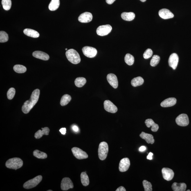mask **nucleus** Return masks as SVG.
Wrapping results in <instances>:
<instances>
[{
    "instance_id": "7c9ffc66",
    "label": "nucleus",
    "mask_w": 191,
    "mask_h": 191,
    "mask_svg": "<svg viewBox=\"0 0 191 191\" xmlns=\"http://www.w3.org/2000/svg\"><path fill=\"white\" fill-rule=\"evenodd\" d=\"M33 156L39 159H45L47 158V155L46 153L35 150L33 152Z\"/></svg>"
},
{
    "instance_id": "09e8293b",
    "label": "nucleus",
    "mask_w": 191,
    "mask_h": 191,
    "mask_svg": "<svg viewBox=\"0 0 191 191\" xmlns=\"http://www.w3.org/2000/svg\"><path fill=\"white\" fill-rule=\"evenodd\" d=\"M190 191V190H187V191Z\"/></svg>"
},
{
    "instance_id": "58836bf2",
    "label": "nucleus",
    "mask_w": 191,
    "mask_h": 191,
    "mask_svg": "<svg viewBox=\"0 0 191 191\" xmlns=\"http://www.w3.org/2000/svg\"><path fill=\"white\" fill-rule=\"evenodd\" d=\"M153 52L150 48L146 50L143 54V57L145 59H148L152 56Z\"/></svg>"
},
{
    "instance_id": "a211bd4d",
    "label": "nucleus",
    "mask_w": 191,
    "mask_h": 191,
    "mask_svg": "<svg viewBox=\"0 0 191 191\" xmlns=\"http://www.w3.org/2000/svg\"><path fill=\"white\" fill-rule=\"evenodd\" d=\"M177 100L175 98H169L166 99L161 103L160 105L163 107H172L175 105Z\"/></svg>"
},
{
    "instance_id": "0eeeda50",
    "label": "nucleus",
    "mask_w": 191,
    "mask_h": 191,
    "mask_svg": "<svg viewBox=\"0 0 191 191\" xmlns=\"http://www.w3.org/2000/svg\"><path fill=\"white\" fill-rule=\"evenodd\" d=\"M73 154L77 159H83L87 158L88 156L87 153L84 152L82 149L77 147H73L72 149Z\"/></svg>"
},
{
    "instance_id": "a878e982",
    "label": "nucleus",
    "mask_w": 191,
    "mask_h": 191,
    "mask_svg": "<svg viewBox=\"0 0 191 191\" xmlns=\"http://www.w3.org/2000/svg\"><path fill=\"white\" fill-rule=\"evenodd\" d=\"M144 82V79L142 77H138L132 79L131 80V84L134 87H137L142 85Z\"/></svg>"
},
{
    "instance_id": "7ed1b4c3",
    "label": "nucleus",
    "mask_w": 191,
    "mask_h": 191,
    "mask_svg": "<svg viewBox=\"0 0 191 191\" xmlns=\"http://www.w3.org/2000/svg\"><path fill=\"white\" fill-rule=\"evenodd\" d=\"M66 55L68 61L73 64H77L80 63L81 59L79 54L73 49H70L67 51Z\"/></svg>"
},
{
    "instance_id": "4468645a",
    "label": "nucleus",
    "mask_w": 191,
    "mask_h": 191,
    "mask_svg": "<svg viewBox=\"0 0 191 191\" xmlns=\"http://www.w3.org/2000/svg\"><path fill=\"white\" fill-rule=\"evenodd\" d=\"M162 173L163 178L167 181H171L174 176L173 171L168 168H163L162 170Z\"/></svg>"
},
{
    "instance_id": "37998d69",
    "label": "nucleus",
    "mask_w": 191,
    "mask_h": 191,
    "mask_svg": "<svg viewBox=\"0 0 191 191\" xmlns=\"http://www.w3.org/2000/svg\"><path fill=\"white\" fill-rule=\"evenodd\" d=\"M116 1V0H106V2L108 4H111L114 2Z\"/></svg>"
},
{
    "instance_id": "39448f33",
    "label": "nucleus",
    "mask_w": 191,
    "mask_h": 191,
    "mask_svg": "<svg viewBox=\"0 0 191 191\" xmlns=\"http://www.w3.org/2000/svg\"><path fill=\"white\" fill-rule=\"evenodd\" d=\"M42 176L39 175L33 179L29 180L23 184V187L26 189H30L36 187L42 180Z\"/></svg>"
},
{
    "instance_id": "9b49d317",
    "label": "nucleus",
    "mask_w": 191,
    "mask_h": 191,
    "mask_svg": "<svg viewBox=\"0 0 191 191\" xmlns=\"http://www.w3.org/2000/svg\"><path fill=\"white\" fill-rule=\"evenodd\" d=\"M130 165L129 158H124L120 160L119 165V170L121 172H125L128 170Z\"/></svg>"
},
{
    "instance_id": "79ce46f5",
    "label": "nucleus",
    "mask_w": 191,
    "mask_h": 191,
    "mask_svg": "<svg viewBox=\"0 0 191 191\" xmlns=\"http://www.w3.org/2000/svg\"><path fill=\"white\" fill-rule=\"evenodd\" d=\"M153 156V153L152 152L149 153L148 156H147V159L148 160H152L153 159L152 156Z\"/></svg>"
},
{
    "instance_id": "473e14b6",
    "label": "nucleus",
    "mask_w": 191,
    "mask_h": 191,
    "mask_svg": "<svg viewBox=\"0 0 191 191\" xmlns=\"http://www.w3.org/2000/svg\"><path fill=\"white\" fill-rule=\"evenodd\" d=\"M125 61L126 64L129 66L132 65L134 62V57L130 54H127L125 57Z\"/></svg>"
},
{
    "instance_id": "4c0bfd02",
    "label": "nucleus",
    "mask_w": 191,
    "mask_h": 191,
    "mask_svg": "<svg viewBox=\"0 0 191 191\" xmlns=\"http://www.w3.org/2000/svg\"><path fill=\"white\" fill-rule=\"evenodd\" d=\"M15 94V90L14 88H12L8 90L7 92V97L9 100L13 99Z\"/></svg>"
},
{
    "instance_id": "72a5a7b5",
    "label": "nucleus",
    "mask_w": 191,
    "mask_h": 191,
    "mask_svg": "<svg viewBox=\"0 0 191 191\" xmlns=\"http://www.w3.org/2000/svg\"><path fill=\"white\" fill-rule=\"evenodd\" d=\"M1 4L3 9L5 10H9L11 8V0H2Z\"/></svg>"
},
{
    "instance_id": "f704fd0d",
    "label": "nucleus",
    "mask_w": 191,
    "mask_h": 191,
    "mask_svg": "<svg viewBox=\"0 0 191 191\" xmlns=\"http://www.w3.org/2000/svg\"><path fill=\"white\" fill-rule=\"evenodd\" d=\"M160 57L157 55H154L153 56L150 62V65L155 67L157 65L160 61Z\"/></svg>"
},
{
    "instance_id": "393cba45",
    "label": "nucleus",
    "mask_w": 191,
    "mask_h": 191,
    "mask_svg": "<svg viewBox=\"0 0 191 191\" xmlns=\"http://www.w3.org/2000/svg\"><path fill=\"white\" fill-rule=\"evenodd\" d=\"M121 17L124 20L131 21L135 19V15L133 12H124L122 14Z\"/></svg>"
},
{
    "instance_id": "6e6552de",
    "label": "nucleus",
    "mask_w": 191,
    "mask_h": 191,
    "mask_svg": "<svg viewBox=\"0 0 191 191\" xmlns=\"http://www.w3.org/2000/svg\"><path fill=\"white\" fill-rule=\"evenodd\" d=\"M176 122L178 125L181 127L188 126L190 122L188 115L185 114H180L177 117Z\"/></svg>"
},
{
    "instance_id": "f8f14e48",
    "label": "nucleus",
    "mask_w": 191,
    "mask_h": 191,
    "mask_svg": "<svg viewBox=\"0 0 191 191\" xmlns=\"http://www.w3.org/2000/svg\"><path fill=\"white\" fill-rule=\"evenodd\" d=\"M104 109L108 112L115 113L118 111V108L109 100H106L104 102Z\"/></svg>"
},
{
    "instance_id": "de8ad7c7",
    "label": "nucleus",
    "mask_w": 191,
    "mask_h": 191,
    "mask_svg": "<svg viewBox=\"0 0 191 191\" xmlns=\"http://www.w3.org/2000/svg\"><path fill=\"white\" fill-rule=\"evenodd\" d=\"M65 50H66V51H67V50H68L67 48H66Z\"/></svg>"
},
{
    "instance_id": "cd10ccee",
    "label": "nucleus",
    "mask_w": 191,
    "mask_h": 191,
    "mask_svg": "<svg viewBox=\"0 0 191 191\" xmlns=\"http://www.w3.org/2000/svg\"><path fill=\"white\" fill-rule=\"evenodd\" d=\"M81 182L84 186H87L89 184V177L86 172H82L80 175Z\"/></svg>"
},
{
    "instance_id": "a18cd8bd",
    "label": "nucleus",
    "mask_w": 191,
    "mask_h": 191,
    "mask_svg": "<svg viewBox=\"0 0 191 191\" xmlns=\"http://www.w3.org/2000/svg\"><path fill=\"white\" fill-rule=\"evenodd\" d=\"M73 130L75 131V132H77L79 130L78 127H77V126L75 125L74 126L72 127Z\"/></svg>"
},
{
    "instance_id": "c03bdc74",
    "label": "nucleus",
    "mask_w": 191,
    "mask_h": 191,
    "mask_svg": "<svg viewBox=\"0 0 191 191\" xmlns=\"http://www.w3.org/2000/svg\"><path fill=\"white\" fill-rule=\"evenodd\" d=\"M146 149V147L144 146H142L140 147L139 148V150L140 152H143V151H145Z\"/></svg>"
},
{
    "instance_id": "b1692460",
    "label": "nucleus",
    "mask_w": 191,
    "mask_h": 191,
    "mask_svg": "<svg viewBox=\"0 0 191 191\" xmlns=\"http://www.w3.org/2000/svg\"><path fill=\"white\" fill-rule=\"evenodd\" d=\"M23 32L25 35L33 38H37L39 37V34L38 32L30 29H25L23 30Z\"/></svg>"
},
{
    "instance_id": "4be33fe9",
    "label": "nucleus",
    "mask_w": 191,
    "mask_h": 191,
    "mask_svg": "<svg viewBox=\"0 0 191 191\" xmlns=\"http://www.w3.org/2000/svg\"><path fill=\"white\" fill-rule=\"evenodd\" d=\"M172 188L174 191H185L186 190L187 185L185 183L175 182L173 184Z\"/></svg>"
},
{
    "instance_id": "f3484780",
    "label": "nucleus",
    "mask_w": 191,
    "mask_h": 191,
    "mask_svg": "<svg viewBox=\"0 0 191 191\" xmlns=\"http://www.w3.org/2000/svg\"><path fill=\"white\" fill-rule=\"evenodd\" d=\"M158 14L160 17L164 19H168L174 17V15L170 11L166 9H162L159 10Z\"/></svg>"
},
{
    "instance_id": "412c9836",
    "label": "nucleus",
    "mask_w": 191,
    "mask_h": 191,
    "mask_svg": "<svg viewBox=\"0 0 191 191\" xmlns=\"http://www.w3.org/2000/svg\"><path fill=\"white\" fill-rule=\"evenodd\" d=\"M140 136L142 139L145 140L148 143L153 144L154 143V137L152 135L142 132Z\"/></svg>"
},
{
    "instance_id": "bb28decb",
    "label": "nucleus",
    "mask_w": 191,
    "mask_h": 191,
    "mask_svg": "<svg viewBox=\"0 0 191 191\" xmlns=\"http://www.w3.org/2000/svg\"><path fill=\"white\" fill-rule=\"evenodd\" d=\"M60 4L59 0H51L48 6V9L51 11H55L58 9Z\"/></svg>"
},
{
    "instance_id": "ddd939ff",
    "label": "nucleus",
    "mask_w": 191,
    "mask_h": 191,
    "mask_svg": "<svg viewBox=\"0 0 191 191\" xmlns=\"http://www.w3.org/2000/svg\"><path fill=\"white\" fill-rule=\"evenodd\" d=\"M178 61H179V57L177 54L173 53L169 57V65L174 70L176 69L178 65Z\"/></svg>"
},
{
    "instance_id": "dca6fc26",
    "label": "nucleus",
    "mask_w": 191,
    "mask_h": 191,
    "mask_svg": "<svg viewBox=\"0 0 191 191\" xmlns=\"http://www.w3.org/2000/svg\"><path fill=\"white\" fill-rule=\"evenodd\" d=\"M92 14L89 12H85L81 14L78 17V20L82 23H88L92 20Z\"/></svg>"
},
{
    "instance_id": "e433bc0d",
    "label": "nucleus",
    "mask_w": 191,
    "mask_h": 191,
    "mask_svg": "<svg viewBox=\"0 0 191 191\" xmlns=\"http://www.w3.org/2000/svg\"><path fill=\"white\" fill-rule=\"evenodd\" d=\"M143 184L145 191H152V185L150 182L147 181V180H144Z\"/></svg>"
},
{
    "instance_id": "1a4fd4ad",
    "label": "nucleus",
    "mask_w": 191,
    "mask_h": 191,
    "mask_svg": "<svg viewBox=\"0 0 191 191\" xmlns=\"http://www.w3.org/2000/svg\"><path fill=\"white\" fill-rule=\"evenodd\" d=\"M84 55L89 58H93L97 55V50L95 48L90 46H86L82 48Z\"/></svg>"
},
{
    "instance_id": "5701e85b",
    "label": "nucleus",
    "mask_w": 191,
    "mask_h": 191,
    "mask_svg": "<svg viewBox=\"0 0 191 191\" xmlns=\"http://www.w3.org/2000/svg\"><path fill=\"white\" fill-rule=\"evenodd\" d=\"M42 130H39L35 133V138L39 139L42 137L43 135H48L50 132V129L48 127L42 128Z\"/></svg>"
},
{
    "instance_id": "f257e3e1",
    "label": "nucleus",
    "mask_w": 191,
    "mask_h": 191,
    "mask_svg": "<svg viewBox=\"0 0 191 191\" xmlns=\"http://www.w3.org/2000/svg\"><path fill=\"white\" fill-rule=\"evenodd\" d=\"M40 95V90L38 89L34 90L29 100L25 102L22 108L23 112L28 114L38 101Z\"/></svg>"
},
{
    "instance_id": "423d86ee",
    "label": "nucleus",
    "mask_w": 191,
    "mask_h": 191,
    "mask_svg": "<svg viewBox=\"0 0 191 191\" xmlns=\"http://www.w3.org/2000/svg\"><path fill=\"white\" fill-rule=\"evenodd\" d=\"M112 27L109 25H102L99 26L96 30V33L98 35L103 36L109 35L112 30Z\"/></svg>"
},
{
    "instance_id": "aec40b11",
    "label": "nucleus",
    "mask_w": 191,
    "mask_h": 191,
    "mask_svg": "<svg viewBox=\"0 0 191 191\" xmlns=\"http://www.w3.org/2000/svg\"><path fill=\"white\" fill-rule=\"evenodd\" d=\"M146 125L149 128L152 127L151 130L153 132H156L159 129V126L157 124L155 123L154 121L152 119H148L146 120L145 122Z\"/></svg>"
},
{
    "instance_id": "c9c22d12",
    "label": "nucleus",
    "mask_w": 191,
    "mask_h": 191,
    "mask_svg": "<svg viewBox=\"0 0 191 191\" xmlns=\"http://www.w3.org/2000/svg\"><path fill=\"white\" fill-rule=\"evenodd\" d=\"M8 39V35L6 32L3 31L0 32V42L3 43L7 42Z\"/></svg>"
},
{
    "instance_id": "f03ea898",
    "label": "nucleus",
    "mask_w": 191,
    "mask_h": 191,
    "mask_svg": "<svg viewBox=\"0 0 191 191\" xmlns=\"http://www.w3.org/2000/svg\"><path fill=\"white\" fill-rule=\"evenodd\" d=\"M23 165V161L20 158H14L7 160L5 165L7 168L17 170L21 168Z\"/></svg>"
},
{
    "instance_id": "49530a36",
    "label": "nucleus",
    "mask_w": 191,
    "mask_h": 191,
    "mask_svg": "<svg viewBox=\"0 0 191 191\" xmlns=\"http://www.w3.org/2000/svg\"><path fill=\"white\" fill-rule=\"evenodd\" d=\"M140 1H141L142 2H145L146 1V0H140Z\"/></svg>"
},
{
    "instance_id": "6ab92c4d",
    "label": "nucleus",
    "mask_w": 191,
    "mask_h": 191,
    "mask_svg": "<svg viewBox=\"0 0 191 191\" xmlns=\"http://www.w3.org/2000/svg\"><path fill=\"white\" fill-rule=\"evenodd\" d=\"M32 55L33 56L36 58L44 61L48 60L50 58L49 55L48 54L41 51H35L33 52Z\"/></svg>"
},
{
    "instance_id": "9d476101",
    "label": "nucleus",
    "mask_w": 191,
    "mask_h": 191,
    "mask_svg": "<svg viewBox=\"0 0 191 191\" xmlns=\"http://www.w3.org/2000/svg\"><path fill=\"white\" fill-rule=\"evenodd\" d=\"M61 187L62 190L66 191L73 188L74 185L72 182L69 178L65 177L63 178L61 181Z\"/></svg>"
},
{
    "instance_id": "20e7f679",
    "label": "nucleus",
    "mask_w": 191,
    "mask_h": 191,
    "mask_svg": "<svg viewBox=\"0 0 191 191\" xmlns=\"http://www.w3.org/2000/svg\"><path fill=\"white\" fill-rule=\"evenodd\" d=\"M109 152V145L105 142H101L99 145L98 149V155L101 160H104L107 156Z\"/></svg>"
},
{
    "instance_id": "c756f323",
    "label": "nucleus",
    "mask_w": 191,
    "mask_h": 191,
    "mask_svg": "<svg viewBox=\"0 0 191 191\" xmlns=\"http://www.w3.org/2000/svg\"><path fill=\"white\" fill-rule=\"evenodd\" d=\"M71 100V97L69 95L66 94L63 96L61 100V105L64 106L67 105Z\"/></svg>"
},
{
    "instance_id": "8fccbe9b",
    "label": "nucleus",
    "mask_w": 191,
    "mask_h": 191,
    "mask_svg": "<svg viewBox=\"0 0 191 191\" xmlns=\"http://www.w3.org/2000/svg\"><path fill=\"white\" fill-rule=\"evenodd\" d=\"M52 191V190H48V191Z\"/></svg>"
},
{
    "instance_id": "ea45409f",
    "label": "nucleus",
    "mask_w": 191,
    "mask_h": 191,
    "mask_svg": "<svg viewBox=\"0 0 191 191\" xmlns=\"http://www.w3.org/2000/svg\"><path fill=\"white\" fill-rule=\"evenodd\" d=\"M59 131H60L61 134L64 135H65L66 132V129L65 128H62L60 129Z\"/></svg>"
},
{
    "instance_id": "a19ab883",
    "label": "nucleus",
    "mask_w": 191,
    "mask_h": 191,
    "mask_svg": "<svg viewBox=\"0 0 191 191\" xmlns=\"http://www.w3.org/2000/svg\"><path fill=\"white\" fill-rule=\"evenodd\" d=\"M126 190L124 187L121 186L116 190V191H126Z\"/></svg>"
},
{
    "instance_id": "2f4dec72",
    "label": "nucleus",
    "mask_w": 191,
    "mask_h": 191,
    "mask_svg": "<svg viewBox=\"0 0 191 191\" xmlns=\"http://www.w3.org/2000/svg\"><path fill=\"white\" fill-rule=\"evenodd\" d=\"M14 70L16 72L19 73H24L27 71V68L22 65L17 64L14 67Z\"/></svg>"
},
{
    "instance_id": "2eb2a0df",
    "label": "nucleus",
    "mask_w": 191,
    "mask_h": 191,
    "mask_svg": "<svg viewBox=\"0 0 191 191\" xmlns=\"http://www.w3.org/2000/svg\"><path fill=\"white\" fill-rule=\"evenodd\" d=\"M107 78L108 82L113 88L116 89L118 87V81L116 75L114 74H109L107 75Z\"/></svg>"
},
{
    "instance_id": "c85d7f7f",
    "label": "nucleus",
    "mask_w": 191,
    "mask_h": 191,
    "mask_svg": "<svg viewBox=\"0 0 191 191\" xmlns=\"http://www.w3.org/2000/svg\"><path fill=\"white\" fill-rule=\"evenodd\" d=\"M86 79L83 77H77L75 80V85L78 88L82 87L86 84Z\"/></svg>"
}]
</instances>
